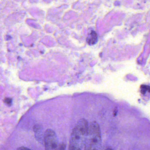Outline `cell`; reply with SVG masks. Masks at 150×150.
I'll return each mask as SVG.
<instances>
[{
  "mask_svg": "<svg viewBox=\"0 0 150 150\" xmlns=\"http://www.w3.org/2000/svg\"><path fill=\"white\" fill-rule=\"evenodd\" d=\"M45 150H57L58 146L57 138L52 130L48 129L45 132L44 138Z\"/></svg>",
  "mask_w": 150,
  "mask_h": 150,
  "instance_id": "1",
  "label": "cell"
},
{
  "mask_svg": "<svg viewBox=\"0 0 150 150\" xmlns=\"http://www.w3.org/2000/svg\"><path fill=\"white\" fill-rule=\"evenodd\" d=\"M88 134L94 135V136L100 137V126L97 122H93L91 123L88 127Z\"/></svg>",
  "mask_w": 150,
  "mask_h": 150,
  "instance_id": "2",
  "label": "cell"
},
{
  "mask_svg": "<svg viewBox=\"0 0 150 150\" xmlns=\"http://www.w3.org/2000/svg\"><path fill=\"white\" fill-rule=\"evenodd\" d=\"M98 40V36L96 32L94 31H92L88 36L87 38V42L89 45H93L95 44Z\"/></svg>",
  "mask_w": 150,
  "mask_h": 150,
  "instance_id": "3",
  "label": "cell"
},
{
  "mask_svg": "<svg viewBox=\"0 0 150 150\" xmlns=\"http://www.w3.org/2000/svg\"><path fill=\"white\" fill-rule=\"evenodd\" d=\"M141 93L143 94H144L146 90H148L150 93V87L148 86L142 85L141 86Z\"/></svg>",
  "mask_w": 150,
  "mask_h": 150,
  "instance_id": "4",
  "label": "cell"
},
{
  "mask_svg": "<svg viewBox=\"0 0 150 150\" xmlns=\"http://www.w3.org/2000/svg\"><path fill=\"white\" fill-rule=\"evenodd\" d=\"M66 145L64 143H61L59 144L57 150H65Z\"/></svg>",
  "mask_w": 150,
  "mask_h": 150,
  "instance_id": "5",
  "label": "cell"
},
{
  "mask_svg": "<svg viewBox=\"0 0 150 150\" xmlns=\"http://www.w3.org/2000/svg\"><path fill=\"white\" fill-rule=\"evenodd\" d=\"M4 101L5 103L10 106L12 104L13 100L11 98H6L4 99Z\"/></svg>",
  "mask_w": 150,
  "mask_h": 150,
  "instance_id": "6",
  "label": "cell"
},
{
  "mask_svg": "<svg viewBox=\"0 0 150 150\" xmlns=\"http://www.w3.org/2000/svg\"><path fill=\"white\" fill-rule=\"evenodd\" d=\"M16 150H31L30 149H29V148H27V147H21L18 148V149Z\"/></svg>",
  "mask_w": 150,
  "mask_h": 150,
  "instance_id": "7",
  "label": "cell"
},
{
  "mask_svg": "<svg viewBox=\"0 0 150 150\" xmlns=\"http://www.w3.org/2000/svg\"><path fill=\"white\" fill-rule=\"evenodd\" d=\"M105 150H112V149H110V148H108V149H106Z\"/></svg>",
  "mask_w": 150,
  "mask_h": 150,
  "instance_id": "8",
  "label": "cell"
}]
</instances>
